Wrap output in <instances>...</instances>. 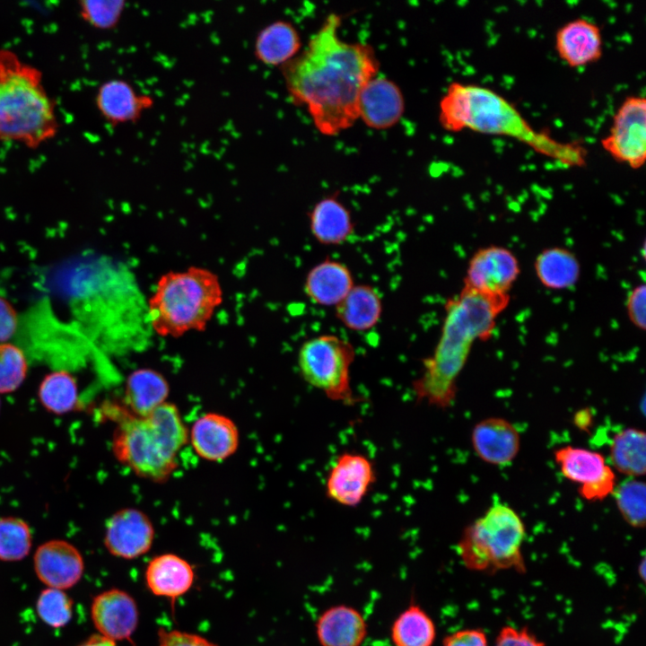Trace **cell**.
I'll return each instance as SVG.
<instances>
[{
	"mask_svg": "<svg viewBox=\"0 0 646 646\" xmlns=\"http://www.w3.org/2000/svg\"><path fill=\"white\" fill-rule=\"evenodd\" d=\"M340 25L339 15H327L306 48L280 67L293 103L307 108L325 135H336L359 118L360 93L380 65L370 45L340 39Z\"/></svg>",
	"mask_w": 646,
	"mask_h": 646,
	"instance_id": "obj_1",
	"label": "cell"
},
{
	"mask_svg": "<svg viewBox=\"0 0 646 646\" xmlns=\"http://www.w3.org/2000/svg\"><path fill=\"white\" fill-rule=\"evenodd\" d=\"M509 301V294H485L464 287L447 301L440 339L433 353L423 360L421 374L412 382L416 402L439 409L452 406L457 380L474 341L490 337L497 316Z\"/></svg>",
	"mask_w": 646,
	"mask_h": 646,
	"instance_id": "obj_2",
	"label": "cell"
},
{
	"mask_svg": "<svg viewBox=\"0 0 646 646\" xmlns=\"http://www.w3.org/2000/svg\"><path fill=\"white\" fill-rule=\"evenodd\" d=\"M439 121L451 132L468 128L482 134L514 137L567 166L584 163L581 146L562 144L546 133L536 132L511 103L479 85L452 83L440 101Z\"/></svg>",
	"mask_w": 646,
	"mask_h": 646,
	"instance_id": "obj_3",
	"label": "cell"
},
{
	"mask_svg": "<svg viewBox=\"0 0 646 646\" xmlns=\"http://www.w3.org/2000/svg\"><path fill=\"white\" fill-rule=\"evenodd\" d=\"M59 122L42 73L8 48H0V142L35 149L54 138Z\"/></svg>",
	"mask_w": 646,
	"mask_h": 646,
	"instance_id": "obj_4",
	"label": "cell"
},
{
	"mask_svg": "<svg viewBox=\"0 0 646 646\" xmlns=\"http://www.w3.org/2000/svg\"><path fill=\"white\" fill-rule=\"evenodd\" d=\"M188 433L179 409L165 402L145 416L129 417L113 437L117 459L135 475L153 481L166 479Z\"/></svg>",
	"mask_w": 646,
	"mask_h": 646,
	"instance_id": "obj_5",
	"label": "cell"
},
{
	"mask_svg": "<svg viewBox=\"0 0 646 646\" xmlns=\"http://www.w3.org/2000/svg\"><path fill=\"white\" fill-rule=\"evenodd\" d=\"M222 302V285L211 270L190 266L168 272L160 277L146 302L151 329L171 337L204 331Z\"/></svg>",
	"mask_w": 646,
	"mask_h": 646,
	"instance_id": "obj_6",
	"label": "cell"
},
{
	"mask_svg": "<svg viewBox=\"0 0 646 646\" xmlns=\"http://www.w3.org/2000/svg\"><path fill=\"white\" fill-rule=\"evenodd\" d=\"M525 538L520 516L509 505L497 502L465 528L457 546L458 554L471 571L492 574L513 570L525 573Z\"/></svg>",
	"mask_w": 646,
	"mask_h": 646,
	"instance_id": "obj_7",
	"label": "cell"
},
{
	"mask_svg": "<svg viewBox=\"0 0 646 646\" xmlns=\"http://www.w3.org/2000/svg\"><path fill=\"white\" fill-rule=\"evenodd\" d=\"M355 349L348 340L332 334L309 338L298 352L300 373L311 387L328 399L354 406L358 398L353 392L350 379Z\"/></svg>",
	"mask_w": 646,
	"mask_h": 646,
	"instance_id": "obj_8",
	"label": "cell"
},
{
	"mask_svg": "<svg viewBox=\"0 0 646 646\" xmlns=\"http://www.w3.org/2000/svg\"><path fill=\"white\" fill-rule=\"evenodd\" d=\"M601 144L619 162L640 169L646 159V100L627 97L613 118L609 134Z\"/></svg>",
	"mask_w": 646,
	"mask_h": 646,
	"instance_id": "obj_9",
	"label": "cell"
},
{
	"mask_svg": "<svg viewBox=\"0 0 646 646\" xmlns=\"http://www.w3.org/2000/svg\"><path fill=\"white\" fill-rule=\"evenodd\" d=\"M377 479L373 462L356 451H344L333 462L325 482L327 499L345 507L358 506Z\"/></svg>",
	"mask_w": 646,
	"mask_h": 646,
	"instance_id": "obj_10",
	"label": "cell"
},
{
	"mask_svg": "<svg viewBox=\"0 0 646 646\" xmlns=\"http://www.w3.org/2000/svg\"><path fill=\"white\" fill-rule=\"evenodd\" d=\"M520 273L516 256L501 246L476 250L468 262L464 288L493 295L508 294Z\"/></svg>",
	"mask_w": 646,
	"mask_h": 646,
	"instance_id": "obj_11",
	"label": "cell"
},
{
	"mask_svg": "<svg viewBox=\"0 0 646 646\" xmlns=\"http://www.w3.org/2000/svg\"><path fill=\"white\" fill-rule=\"evenodd\" d=\"M155 530L150 518L142 511L122 509L109 517L104 532V546L110 554L133 560L152 547Z\"/></svg>",
	"mask_w": 646,
	"mask_h": 646,
	"instance_id": "obj_12",
	"label": "cell"
},
{
	"mask_svg": "<svg viewBox=\"0 0 646 646\" xmlns=\"http://www.w3.org/2000/svg\"><path fill=\"white\" fill-rule=\"evenodd\" d=\"M91 618L98 634L115 642L129 641L138 625L139 610L129 593L112 588L92 598Z\"/></svg>",
	"mask_w": 646,
	"mask_h": 646,
	"instance_id": "obj_13",
	"label": "cell"
},
{
	"mask_svg": "<svg viewBox=\"0 0 646 646\" xmlns=\"http://www.w3.org/2000/svg\"><path fill=\"white\" fill-rule=\"evenodd\" d=\"M84 567L81 552L65 540L47 541L33 555L35 574L47 588L62 590L73 588L81 581Z\"/></svg>",
	"mask_w": 646,
	"mask_h": 646,
	"instance_id": "obj_14",
	"label": "cell"
},
{
	"mask_svg": "<svg viewBox=\"0 0 646 646\" xmlns=\"http://www.w3.org/2000/svg\"><path fill=\"white\" fill-rule=\"evenodd\" d=\"M405 100L400 88L392 80L375 75L363 86L358 101V116L373 129H387L403 116Z\"/></svg>",
	"mask_w": 646,
	"mask_h": 646,
	"instance_id": "obj_15",
	"label": "cell"
},
{
	"mask_svg": "<svg viewBox=\"0 0 646 646\" xmlns=\"http://www.w3.org/2000/svg\"><path fill=\"white\" fill-rule=\"evenodd\" d=\"M471 444L476 456L494 466L511 464L520 449L518 429L502 417H487L475 424Z\"/></svg>",
	"mask_w": 646,
	"mask_h": 646,
	"instance_id": "obj_16",
	"label": "cell"
},
{
	"mask_svg": "<svg viewBox=\"0 0 646 646\" xmlns=\"http://www.w3.org/2000/svg\"><path fill=\"white\" fill-rule=\"evenodd\" d=\"M153 104L152 96L138 93L130 83L119 78L101 83L95 95L97 109L112 127L137 122Z\"/></svg>",
	"mask_w": 646,
	"mask_h": 646,
	"instance_id": "obj_17",
	"label": "cell"
},
{
	"mask_svg": "<svg viewBox=\"0 0 646 646\" xmlns=\"http://www.w3.org/2000/svg\"><path fill=\"white\" fill-rule=\"evenodd\" d=\"M194 451L203 459L223 461L238 449L240 434L235 423L217 413L197 418L188 433Z\"/></svg>",
	"mask_w": 646,
	"mask_h": 646,
	"instance_id": "obj_18",
	"label": "cell"
},
{
	"mask_svg": "<svg viewBox=\"0 0 646 646\" xmlns=\"http://www.w3.org/2000/svg\"><path fill=\"white\" fill-rule=\"evenodd\" d=\"M555 49L570 67L595 63L603 51L601 31L597 24L582 18L570 21L558 29Z\"/></svg>",
	"mask_w": 646,
	"mask_h": 646,
	"instance_id": "obj_19",
	"label": "cell"
},
{
	"mask_svg": "<svg viewBox=\"0 0 646 646\" xmlns=\"http://www.w3.org/2000/svg\"><path fill=\"white\" fill-rule=\"evenodd\" d=\"M315 632L320 646H362L368 624L356 608L339 604L327 607L318 616Z\"/></svg>",
	"mask_w": 646,
	"mask_h": 646,
	"instance_id": "obj_20",
	"label": "cell"
},
{
	"mask_svg": "<svg viewBox=\"0 0 646 646\" xmlns=\"http://www.w3.org/2000/svg\"><path fill=\"white\" fill-rule=\"evenodd\" d=\"M195 577L193 566L174 554L154 556L148 563L144 572L148 589L154 596L170 599L172 604L189 591Z\"/></svg>",
	"mask_w": 646,
	"mask_h": 646,
	"instance_id": "obj_21",
	"label": "cell"
},
{
	"mask_svg": "<svg viewBox=\"0 0 646 646\" xmlns=\"http://www.w3.org/2000/svg\"><path fill=\"white\" fill-rule=\"evenodd\" d=\"M354 285L350 269L344 263L327 258L309 270L304 291L313 303L336 307Z\"/></svg>",
	"mask_w": 646,
	"mask_h": 646,
	"instance_id": "obj_22",
	"label": "cell"
},
{
	"mask_svg": "<svg viewBox=\"0 0 646 646\" xmlns=\"http://www.w3.org/2000/svg\"><path fill=\"white\" fill-rule=\"evenodd\" d=\"M309 224L315 240L325 246L341 245L354 232L351 213L336 195L325 196L314 205L309 213Z\"/></svg>",
	"mask_w": 646,
	"mask_h": 646,
	"instance_id": "obj_23",
	"label": "cell"
},
{
	"mask_svg": "<svg viewBox=\"0 0 646 646\" xmlns=\"http://www.w3.org/2000/svg\"><path fill=\"white\" fill-rule=\"evenodd\" d=\"M301 47V37L293 24L277 20L257 34L254 56L263 65L281 67L300 53Z\"/></svg>",
	"mask_w": 646,
	"mask_h": 646,
	"instance_id": "obj_24",
	"label": "cell"
},
{
	"mask_svg": "<svg viewBox=\"0 0 646 646\" xmlns=\"http://www.w3.org/2000/svg\"><path fill=\"white\" fill-rule=\"evenodd\" d=\"M382 310L381 297L373 286L354 284L336 306V317L351 331L365 332L379 323Z\"/></svg>",
	"mask_w": 646,
	"mask_h": 646,
	"instance_id": "obj_25",
	"label": "cell"
},
{
	"mask_svg": "<svg viewBox=\"0 0 646 646\" xmlns=\"http://www.w3.org/2000/svg\"><path fill=\"white\" fill-rule=\"evenodd\" d=\"M170 386L165 377L150 368L134 371L125 388L126 403L135 416H145L167 402Z\"/></svg>",
	"mask_w": 646,
	"mask_h": 646,
	"instance_id": "obj_26",
	"label": "cell"
},
{
	"mask_svg": "<svg viewBox=\"0 0 646 646\" xmlns=\"http://www.w3.org/2000/svg\"><path fill=\"white\" fill-rule=\"evenodd\" d=\"M534 267L539 282L554 290L575 285L581 275V265L576 256L562 247L542 250L535 260Z\"/></svg>",
	"mask_w": 646,
	"mask_h": 646,
	"instance_id": "obj_27",
	"label": "cell"
},
{
	"mask_svg": "<svg viewBox=\"0 0 646 646\" xmlns=\"http://www.w3.org/2000/svg\"><path fill=\"white\" fill-rule=\"evenodd\" d=\"M615 469L628 477L638 478L646 472V434L643 430L628 427L616 432L609 448Z\"/></svg>",
	"mask_w": 646,
	"mask_h": 646,
	"instance_id": "obj_28",
	"label": "cell"
},
{
	"mask_svg": "<svg viewBox=\"0 0 646 646\" xmlns=\"http://www.w3.org/2000/svg\"><path fill=\"white\" fill-rule=\"evenodd\" d=\"M390 638L394 646H432L436 626L418 604H410L393 621Z\"/></svg>",
	"mask_w": 646,
	"mask_h": 646,
	"instance_id": "obj_29",
	"label": "cell"
},
{
	"mask_svg": "<svg viewBox=\"0 0 646 646\" xmlns=\"http://www.w3.org/2000/svg\"><path fill=\"white\" fill-rule=\"evenodd\" d=\"M554 457L562 475L580 485L597 480L608 467L601 453L570 445L555 450Z\"/></svg>",
	"mask_w": 646,
	"mask_h": 646,
	"instance_id": "obj_30",
	"label": "cell"
},
{
	"mask_svg": "<svg viewBox=\"0 0 646 646\" xmlns=\"http://www.w3.org/2000/svg\"><path fill=\"white\" fill-rule=\"evenodd\" d=\"M38 394L42 406L56 415L72 411L78 402L76 380L65 371L48 374L42 380Z\"/></svg>",
	"mask_w": 646,
	"mask_h": 646,
	"instance_id": "obj_31",
	"label": "cell"
},
{
	"mask_svg": "<svg viewBox=\"0 0 646 646\" xmlns=\"http://www.w3.org/2000/svg\"><path fill=\"white\" fill-rule=\"evenodd\" d=\"M614 497L624 521L635 528L646 522V485L638 478L628 477L615 486Z\"/></svg>",
	"mask_w": 646,
	"mask_h": 646,
	"instance_id": "obj_32",
	"label": "cell"
},
{
	"mask_svg": "<svg viewBox=\"0 0 646 646\" xmlns=\"http://www.w3.org/2000/svg\"><path fill=\"white\" fill-rule=\"evenodd\" d=\"M31 546L32 533L26 521L17 517L0 518V561H21Z\"/></svg>",
	"mask_w": 646,
	"mask_h": 646,
	"instance_id": "obj_33",
	"label": "cell"
},
{
	"mask_svg": "<svg viewBox=\"0 0 646 646\" xmlns=\"http://www.w3.org/2000/svg\"><path fill=\"white\" fill-rule=\"evenodd\" d=\"M74 601L65 590L46 588L36 600V613L39 618L52 628H61L69 624L73 617Z\"/></svg>",
	"mask_w": 646,
	"mask_h": 646,
	"instance_id": "obj_34",
	"label": "cell"
},
{
	"mask_svg": "<svg viewBox=\"0 0 646 646\" xmlns=\"http://www.w3.org/2000/svg\"><path fill=\"white\" fill-rule=\"evenodd\" d=\"M78 4L81 18L90 26L101 31L116 28L126 8L123 0H83Z\"/></svg>",
	"mask_w": 646,
	"mask_h": 646,
	"instance_id": "obj_35",
	"label": "cell"
},
{
	"mask_svg": "<svg viewBox=\"0 0 646 646\" xmlns=\"http://www.w3.org/2000/svg\"><path fill=\"white\" fill-rule=\"evenodd\" d=\"M28 363L23 352L10 343H0V394L16 390L23 382Z\"/></svg>",
	"mask_w": 646,
	"mask_h": 646,
	"instance_id": "obj_36",
	"label": "cell"
},
{
	"mask_svg": "<svg viewBox=\"0 0 646 646\" xmlns=\"http://www.w3.org/2000/svg\"><path fill=\"white\" fill-rule=\"evenodd\" d=\"M616 477L613 467L608 466L597 480L580 485L579 493L587 501H601L614 493Z\"/></svg>",
	"mask_w": 646,
	"mask_h": 646,
	"instance_id": "obj_37",
	"label": "cell"
},
{
	"mask_svg": "<svg viewBox=\"0 0 646 646\" xmlns=\"http://www.w3.org/2000/svg\"><path fill=\"white\" fill-rule=\"evenodd\" d=\"M157 636L158 646H218L202 635L179 630H166L161 627L157 631Z\"/></svg>",
	"mask_w": 646,
	"mask_h": 646,
	"instance_id": "obj_38",
	"label": "cell"
},
{
	"mask_svg": "<svg viewBox=\"0 0 646 646\" xmlns=\"http://www.w3.org/2000/svg\"><path fill=\"white\" fill-rule=\"evenodd\" d=\"M494 646H546L527 627H502L496 636Z\"/></svg>",
	"mask_w": 646,
	"mask_h": 646,
	"instance_id": "obj_39",
	"label": "cell"
},
{
	"mask_svg": "<svg viewBox=\"0 0 646 646\" xmlns=\"http://www.w3.org/2000/svg\"><path fill=\"white\" fill-rule=\"evenodd\" d=\"M646 286L644 284L637 285L630 292L626 309L630 321L638 328L645 330L646 327Z\"/></svg>",
	"mask_w": 646,
	"mask_h": 646,
	"instance_id": "obj_40",
	"label": "cell"
},
{
	"mask_svg": "<svg viewBox=\"0 0 646 646\" xmlns=\"http://www.w3.org/2000/svg\"><path fill=\"white\" fill-rule=\"evenodd\" d=\"M442 646H489L484 632L479 628H467L454 632L446 637Z\"/></svg>",
	"mask_w": 646,
	"mask_h": 646,
	"instance_id": "obj_41",
	"label": "cell"
},
{
	"mask_svg": "<svg viewBox=\"0 0 646 646\" xmlns=\"http://www.w3.org/2000/svg\"><path fill=\"white\" fill-rule=\"evenodd\" d=\"M17 314L13 306L0 294V343H6L16 332Z\"/></svg>",
	"mask_w": 646,
	"mask_h": 646,
	"instance_id": "obj_42",
	"label": "cell"
},
{
	"mask_svg": "<svg viewBox=\"0 0 646 646\" xmlns=\"http://www.w3.org/2000/svg\"><path fill=\"white\" fill-rule=\"evenodd\" d=\"M592 423V415L589 409H581L574 415V424L581 430H587Z\"/></svg>",
	"mask_w": 646,
	"mask_h": 646,
	"instance_id": "obj_43",
	"label": "cell"
},
{
	"mask_svg": "<svg viewBox=\"0 0 646 646\" xmlns=\"http://www.w3.org/2000/svg\"><path fill=\"white\" fill-rule=\"evenodd\" d=\"M77 646H118L117 642L98 633L92 634Z\"/></svg>",
	"mask_w": 646,
	"mask_h": 646,
	"instance_id": "obj_44",
	"label": "cell"
},
{
	"mask_svg": "<svg viewBox=\"0 0 646 646\" xmlns=\"http://www.w3.org/2000/svg\"><path fill=\"white\" fill-rule=\"evenodd\" d=\"M0 405H1V401H0Z\"/></svg>",
	"mask_w": 646,
	"mask_h": 646,
	"instance_id": "obj_45",
	"label": "cell"
},
{
	"mask_svg": "<svg viewBox=\"0 0 646 646\" xmlns=\"http://www.w3.org/2000/svg\"><path fill=\"white\" fill-rule=\"evenodd\" d=\"M1 294V293H0Z\"/></svg>",
	"mask_w": 646,
	"mask_h": 646,
	"instance_id": "obj_46",
	"label": "cell"
}]
</instances>
